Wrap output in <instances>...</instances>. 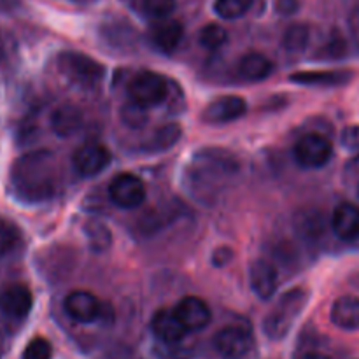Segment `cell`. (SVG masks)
<instances>
[{
    "label": "cell",
    "instance_id": "cell-34",
    "mask_svg": "<svg viewBox=\"0 0 359 359\" xmlns=\"http://www.w3.org/2000/svg\"><path fill=\"white\" fill-rule=\"evenodd\" d=\"M298 0H277L276 2V9L277 13L284 14V16H290V14L297 13L298 11Z\"/></svg>",
    "mask_w": 359,
    "mask_h": 359
},
{
    "label": "cell",
    "instance_id": "cell-28",
    "mask_svg": "<svg viewBox=\"0 0 359 359\" xmlns=\"http://www.w3.org/2000/svg\"><path fill=\"white\" fill-rule=\"evenodd\" d=\"M198 41L205 49H209V51H216V49L223 48V46L228 42V32L224 30L221 25H216V23L205 25V27L200 30Z\"/></svg>",
    "mask_w": 359,
    "mask_h": 359
},
{
    "label": "cell",
    "instance_id": "cell-23",
    "mask_svg": "<svg viewBox=\"0 0 359 359\" xmlns=\"http://www.w3.org/2000/svg\"><path fill=\"white\" fill-rule=\"evenodd\" d=\"M84 233H86L88 244H90L91 251L104 252L111 248L112 233L104 223H100V221H90V223L84 226Z\"/></svg>",
    "mask_w": 359,
    "mask_h": 359
},
{
    "label": "cell",
    "instance_id": "cell-27",
    "mask_svg": "<svg viewBox=\"0 0 359 359\" xmlns=\"http://www.w3.org/2000/svg\"><path fill=\"white\" fill-rule=\"evenodd\" d=\"M179 139H181V128H179V125H175V123H170V125H165L156 130V133H154L153 140H151V144L147 146V149L149 151L170 149Z\"/></svg>",
    "mask_w": 359,
    "mask_h": 359
},
{
    "label": "cell",
    "instance_id": "cell-20",
    "mask_svg": "<svg viewBox=\"0 0 359 359\" xmlns=\"http://www.w3.org/2000/svg\"><path fill=\"white\" fill-rule=\"evenodd\" d=\"M353 74L346 70H307V72L291 74L290 81L305 86H339L347 83Z\"/></svg>",
    "mask_w": 359,
    "mask_h": 359
},
{
    "label": "cell",
    "instance_id": "cell-32",
    "mask_svg": "<svg viewBox=\"0 0 359 359\" xmlns=\"http://www.w3.org/2000/svg\"><path fill=\"white\" fill-rule=\"evenodd\" d=\"M340 144L347 151H359V125L346 126L340 135Z\"/></svg>",
    "mask_w": 359,
    "mask_h": 359
},
{
    "label": "cell",
    "instance_id": "cell-3",
    "mask_svg": "<svg viewBox=\"0 0 359 359\" xmlns=\"http://www.w3.org/2000/svg\"><path fill=\"white\" fill-rule=\"evenodd\" d=\"M307 302L309 293L305 290H302V287H294V290L286 291L279 298L276 307L263 319V332H265V335L270 340H273V342L283 340L290 333V330L293 328L297 319L300 318Z\"/></svg>",
    "mask_w": 359,
    "mask_h": 359
},
{
    "label": "cell",
    "instance_id": "cell-18",
    "mask_svg": "<svg viewBox=\"0 0 359 359\" xmlns=\"http://www.w3.org/2000/svg\"><path fill=\"white\" fill-rule=\"evenodd\" d=\"M51 130L60 137V139H69L76 135L83 126V112L74 104H62L53 111Z\"/></svg>",
    "mask_w": 359,
    "mask_h": 359
},
{
    "label": "cell",
    "instance_id": "cell-16",
    "mask_svg": "<svg viewBox=\"0 0 359 359\" xmlns=\"http://www.w3.org/2000/svg\"><path fill=\"white\" fill-rule=\"evenodd\" d=\"M249 283L256 297L262 300H270L279 286V276L276 266L266 259H256L249 269Z\"/></svg>",
    "mask_w": 359,
    "mask_h": 359
},
{
    "label": "cell",
    "instance_id": "cell-8",
    "mask_svg": "<svg viewBox=\"0 0 359 359\" xmlns=\"http://www.w3.org/2000/svg\"><path fill=\"white\" fill-rule=\"evenodd\" d=\"M146 184L135 174H118L109 184V196L112 203L121 209H137L146 200Z\"/></svg>",
    "mask_w": 359,
    "mask_h": 359
},
{
    "label": "cell",
    "instance_id": "cell-14",
    "mask_svg": "<svg viewBox=\"0 0 359 359\" xmlns=\"http://www.w3.org/2000/svg\"><path fill=\"white\" fill-rule=\"evenodd\" d=\"M182 37H184L182 23L177 20H170V18L156 20V23H153V27L147 32L149 42L161 53H172L174 49H177Z\"/></svg>",
    "mask_w": 359,
    "mask_h": 359
},
{
    "label": "cell",
    "instance_id": "cell-9",
    "mask_svg": "<svg viewBox=\"0 0 359 359\" xmlns=\"http://www.w3.org/2000/svg\"><path fill=\"white\" fill-rule=\"evenodd\" d=\"M63 307L69 318L81 325H91L104 319L105 316V305H102L100 300L90 291L77 290L69 293L63 302Z\"/></svg>",
    "mask_w": 359,
    "mask_h": 359
},
{
    "label": "cell",
    "instance_id": "cell-30",
    "mask_svg": "<svg viewBox=\"0 0 359 359\" xmlns=\"http://www.w3.org/2000/svg\"><path fill=\"white\" fill-rule=\"evenodd\" d=\"M121 118L125 121V125L132 126V128H140V126H144L147 123V107L132 100L130 104L121 107Z\"/></svg>",
    "mask_w": 359,
    "mask_h": 359
},
{
    "label": "cell",
    "instance_id": "cell-4",
    "mask_svg": "<svg viewBox=\"0 0 359 359\" xmlns=\"http://www.w3.org/2000/svg\"><path fill=\"white\" fill-rule=\"evenodd\" d=\"M56 65L69 83L83 90L97 88L105 76V67L100 62L79 51H63L56 58Z\"/></svg>",
    "mask_w": 359,
    "mask_h": 359
},
{
    "label": "cell",
    "instance_id": "cell-21",
    "mask_svg": "<svg viewBox=\"0 0 359 359\" xmlns=\"http://www.w3.org/2000/svg\"><path fill=\"white\" fill-rule=\"evenodd\" d=\"M238 76L251 83H259L273 72V63L262 53H248L238 60Z\"/></svg>",
    "mask_w": 359,
    "mask_h": 359
},
{
    "label": "cell",
    "instance_id": "cell-31",
    "mask_svg": "<svg viewBox=\"0 0 359 359\" xmlns=\"http://www.w3.org/2000/svg\"><path fill=\"white\" fill-rule=\"evenodd\" d=\"M53 358V346L44 337H35L25 347L21 359H51Z\"/></svg>",
    "mask_w": 359,
    "mask_h": 359
},
{
    "label": "cell",
    "instance_id": "cell-2",
    "mask_svg": "<svg viewBox=\"0 0 359 359\" xmlns=\"http://www.w3.org/2000/svg\"><path fill=\"white\" fill-rule=\"evenodd\" d=\"M237 160L230 153L221 149H205L193 158L189 167V184L195 193L209 195L219 189L224 181L237 172Z\"/></svg>",
    "mask_w": 359,
    "mask_h": 359
},
{
    "label": "cell",
    "instance_id": "cell-33",
    "mask_svg": "<svg viewBox=\"0 0 359 359\" xmlns=\"http://www.w3.org/2000/svg\"><path fill=\"white\" fill-rule=\"evenodd\" d=\"M231 258H233V251H231L230 248H219V249H216L212 255V262L216 266L228 265Z\"/></svg>",
    "mask_w": 359,
    "mask_h": 359
},
{
    "label": "cell",
    "instance_id": "cell-12",
    "mask_svg": "<svg viewBox=\"0 0 359 359\" xmlns=\"http://www.w3.org/2000/svg\"><path fill=\"white\" fill-rule=\"evenodd\" d=\"M34 307V294L25 284H11L0 291V312L11 319H23Z\"/></svg>",
    "mask_w": 359,
    "mask_h": 359
},
{
    "label": "cell",
    "instance_id": "cell-24",
    "mask_svg": "<svg viewBox=\"0 0 359 359\" xmlns=\"http://www.w3.org/2000/svg\"><path fill=\"white\" fill-rule=\"evenodd\" d=\"M309 41H311V30L307 25H293L286 30L283 37V46L290 53H302L307 49Z\"/></svg>",
    "mask_w": 359,
    "mask_h": 359
},
{
    "label": "cell",
    "instance_id": "cell-6",
    "mask_svg": "<svg viewBox=\"0 0 359 359\" xmlns=\"http://www.w3.org/2000/svg\"><path fill=\"white\" fill-rule=\"evenodd\" d=\"M294 160L304 168H321L332 160L333 146L321 133H307L294 144Z\"/></svg>",
    "mask_w": 359,
    "mask_h": 359
},
{
    "label": "cell",
    "instance_id": "cell-15",
    "mask_svg": "<svg viewBox=\"0 0 359 359\" xmlns=\"http://www.w3.org/2000/svg\"><path fill=\"white\" fill-rule=\"evenodd\" d=\"M151 330H153L154 337L163 344H181L189 333L184 325L179 321L175 312L167 311V309H160L154 312L153 319H151Z\"/></svg>",
    "mask_w": 359,
    "mask_h": 359
},
{
    "label": "cell",
    "instance_id": "cell-19",
    "mask_svg": "<svg viewBox=\"0 0 359 359\" xmlns=\"http://www.w3.org/2000/svg\"><path fill=\"white\" fill-rule=\"evenodd\" d=\"M330 319L333 325L346 332H358L359 330V298L353 294H344L337 298L332 305Z\"/></svg>",
    "mask_w": 359,
    "mask_h": 359
},
{
    "label": "cell",
    "instance_id": "cell-11",
    "mask_svg": "<svg viewBox=\"0 0 359 359\" xmlns=\"http://www.w3.org/2000/svg\"><path fill=\"white\" fill-rule=\"evenodd\" d=\"M248 112V102L238 95H224L205 105L202 111V121L207 125H224L237 121Z\"/></svg>",
    "mask_w": 359,
    "mask_h": 359
},
{
    "label": "cell",
    "instance_id": "cell-37",
    "mask_svg": "<svg viewBox=\"0 0 359 359\" xmlns=\"http://www.w3.org/2000/svg\"><path fill=\"white\" fill-rule=\"evenodd\" d=\"M0 359H2V347H0Z\"/></svg>",
    "mask_w": 359,
    "mask_h": 359
},
{
    "label": "cell",
    "instance_id": "cell-35",
    "mask_svg": "<svg viewBox=\"0 0 359 359\" xmlns=\"http://www.w3.org/2000/svg\"><path fill=\"white\" fill-rule=\"evenodd\" d=\"M351 32H353V37L359 48V9L353 14V18H351Z\"/></svg>",
    "mask_w": 359,
    "mask_h": 359
},
{
    "label": "cell",
    "instance_id": "cell-5",
    "mask_svg": "<svg viewBox=\"0 0 359 359\" xmlns=\"http://www.w3.org/2000/svg\"><path fill=\"white\" fill-rule=\"evenodd\" d=\"M170 84L167 77L153 70H140L130 79L128 95L132 100L144 107H153V105L163 104L170 95Z\"/></svg>",
    "mask_w": 359,
    "mask_h": 359
},
{
    "label": "cell",
    "instance_id": "cell-26",
    "mask_svg": "<svg viewBox=\"0 0 359 359\" xmlns=\"http://www.w3.org/2000/svg\"><path fill=\"white\" fill-rule=\"evenodd\" d=\"M21 241V231L13 221L0 217V258L7 256L18 248Z\"/></svg>",
    "mask_w": 359,
    "mask_h": 359
},
{
    "label": "cell",
    "instance_id": "cell-13",
    "mask_svg": "<svg viewBox=\"0 0 359 359\" xmlns=\"http://www.w3.org/2000/svg\"><path fill=\"white\" fill-rule=\"evenodd\" d=\"M174 312L188 332H200L207 328L212 319V312L207 302L198 297H184L175 305Z\"/></svg>",
    "mask_w": 359,
    "mask_h": 359
},
{
    "label": "cell",
    "instance_id": "cell-25",
    "mask_svg": "<svg viewBox=\"0 0 359 359\" xmlns=\"http://www.w3.org/2000/svg\"><path fill=\"white\" fill-rule=\"evenodd\" d=\"M255 0H216L214 11L223 20H237L249 13Z\"/></svg>",
    "mask_w": 359,
    "mask_h": 359
},
{
    "label": "cell",
    "instance_id": "cell-22",
    "mask_svg": "<svg viewBox=\"0 0 359 359\" xmlns=\"http://www.w3.org/2000/svg\"><path fill=\"white\" fill-rule=\"evenodd\" d=\"M294 224H297V230L302 237L318 238L325 231V216L314 209L304 210L297 216Z\"/></svg>",
    "mask_w": 359,
    "mask_h": 359
},
{
    "label": "cell",
    "instance_id": "cell-29",
    "mask_svg": "<svg viewBox=\"0 0 359 359\" xmlns=\"http://www.w3.org/2000/svg\"><path fill=\"white\" fill-rule=\"evenodd\" d=\"M140 7L153 20H163L174 13L175 0H140Z\"/></svg>",
    "mask_w": 359,
    "mask_h": 359
},
{
    "label": "cell",
    "instance_id": "cell-7",
    "mask_svg": "<svg viewBox=\"0 0 359 359\" xmlns=\"http://www.w3.org/2000/svg\"><path fill=\"white\" fill-rule=\"evenodd\" d=\"M214 349L223 359H244L251 353L255 340L244 326H226L214 335Z\"/></svg>",
    "mask_w": 359,
    "mask_h": 359
},
{
    "label": "cell",
    "instance_id": "cell-1",
    "mask_svg": "<svg viewBox=\"0 0 359 359\" xmlns=\"http://www.w3.org/2000/svg\"><path fill=\"white\" fill-rule=\"evenodd\" d=\"M58 184V163L48 149L23 154L11 168V188L25 203L48 202L56 195Z\"/></svg>",
    "mask_w": 359,
    "mask_h": 359
},
{
    "label": "cell",
    "instance_id": "cell-36",
    "mask_svg": "<svg viewBox=\"0 0 359 359\" xmlns=\"http://www.w3.org/2000/svg\"><path fill=\"white\" fill-rule=\"evenodd\" d=\"M298 359H330V358L325 356V354H321V353H307Z\"/></svg>",
    "mask_w": 359,
    "mask_h": 359
},
{
    "label": "cell",
    "instance_id": "cell-17",
    "mask_svg": "<svg viewBox=\"0 0 359 359\" xmlns=\"http://www.w3.org/2000/svg\"><path fill=\"white\" fill-rule=\"evenodd\" d=\"M332 228L344 242H356L359 238V207L344 202L332 214Z\"/></svg>",
    "mask_w": 359,
    "mask_h": 359
},
{
    "label": "cell",
    "instance_id": "cell-10",
    "mask_svg": "<svg viewBox=\"0 0 359 359\" xmlns=\"http://www.w3.org/2000/svg\"><path fill=\"white\" fill-rule=\"evenodd\" d=\"M111 151L100 142H86L72 154V165L83 177H93L104 172L111 163Z\"/></svg>",
    "mask_w": 359,
    "mask_h": 359
}]
</instances>
